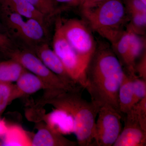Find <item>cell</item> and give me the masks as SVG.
<instances>
[{
    "label": "cell",
    "instance_id": "obj_1",
    "mask_svg": "<svg viewBox=\"0 0 146 146\" xmlns=\"http://www.w3.org/2000/svg\"><path fill=\"white\" fill-rule=\"evenodd\" d=\"M125 73L113 50L106 46L97 48L84 78V88L90 95L91 101L100 108L108 105L120 111L118 94Z\"/></svg>",
    "mask_w": 146,
    "mask_h": 146
},
{
    "label": "cell",
    "instance_id": "obj_2",
    "mask_svg": "<svg viewBox=\"0 0 146 146\" xmlns=\"http://www.w3.org/2000/svg\"><path fill=\"white\" fill-rule=\"evenodd\" d=\"M80 93L70 91L54 94L45 91L39 104L52 105L70 116L78 145L94 146L95 125L100 108L84 99Z\"/></svg>",
    "mask_w": 146,
    "mask_h": 146
},
{
    "label": "cell",
    "instance_id": "obj_3",
    "mask_svg": "<svg viewBox=\"0 0 146 146\" xmlns=\"http://www.w3.org/2000/svg\"><path fill=\"white\" fill-rule=\"evenodd\" d=\"M85 23L91 29L115 44L125 31L128 16L121 0H109L88 8H80Z\"/></svg>",
    "mask_w": 146,
    "mask_h": 146
},
{
    "label": "cell",
    "instance_id": "obj_4",
    "mask_svg": "<svg viewBox=\"0 0 146 146\" xmlns=\"http://www.w3.org/2000/svg\"><path fill=\"white\" fill-rule=\"evenodd\" d=\"M0 21L14 42L30 50L47 42V28L33 18H27L7 9L0 10Z\"/></svg>",
    "mask_w": 146,
    "mask_h": 146
},
{
    "label": "cell",
    "instance_id": "obj_5",
    "mask_svg": "<svg viewBox=\"0 0 146 146\" xmlns=\"http://www.w3.org/2000/svg\"><path fill=\"white\" fill-rule=\"evenodd\" d=\"M0 53L8 59L18 61L27 70L39 77L46 84V90L57 92L76 91L50 70L35 54L29 49L16 46L13 48L1 50Z\"/></svg>",
    "mask_w": 146,
    "mask_h": 146
},
{
    "label": "cell",
    "instance_id": "obj_6",
    "mask_svg": "<svg viewBox=\"0 0 146 146\" xmlns=\"http://www.w3.org/2000/svg\"><path fill=\"white\" fill-rule=\"evenodd\" d=\"M58 18L64 37L87 67L97 48L89 27L78 19Z\"/></svg>",
    "mask_w": 146,
    "mask_h": 146
},
{
    "label": "cell",
    "instance_id": "obj_7",
    "mask_svg": "<svg viewBox=\"0 0 146 146\" xmlns=\"http://www.w3.org/2000/svg\"><path fill=\"white\" fill-rule=\"evenodd\" d=\"M52 49L61 60L70 76L76 83L84 88L87 66L64 37L58 18L55 23Z\"/></svg>",
    "mask_w": 146,
    "mask_h": 146
},
{
    "label": "cell",
    "instance_id": "obj_8",
    "mask_svg": "<svg viewBox=\"0 0 146 146\" xmlns=\"http://www.w3.org/2000/svg\"><path fill=\"white\" fill-rule=\"evenodd\" d=\"M122 115L108 105L100 108L96 120L94 146H113L122 129Z\"/></svg>",
    "mask_w": 146,
    "mask_h": 146
},
{
    "label": "cell",
    "instance_id": "obj_9",
    "mask_svg": "<svg viewBox=\"0 0 146 146\" xmlns=\"http://www.w3.org/2000/svg\"><path fill=\"white\" fill-rule=\"evenodd\" d=\"M31 50L35 54L50 70L58 76L71 88L76 91H80L82 88L70 76L61 60L54 51L50 48L48 42L40 44Z\"/></svg>",
    "mask_w": 146,
    "mask_h": 146
},
{
    "label": "cell",
    "instance_id": "obj_10",
    "mask_svg": "<svg viewBox=\"0 0 146 146\" xmlns=\"http://www.w3.org/2000/svg\"><path fill=\"white\" fill-rule=\"evenodd\" d=\"M125 115L124 126L113 146H146V130L131 114Z\"/></svg>",
    "mask_w": 146,
    "mask_h": 146
},
{
    "label": "cell",
    "instance_id": "obj_11",
    "mask_svg": "<svg viewBox=\"0 0 146 146\" xmlns=\"http://www.w3.org/2000/svg\"><path fill=\"white\" fill-rule=\"evenodd\" d=\"M37 133L32 139L33 146H76L77 142L70 141L63 135L53 131L44 122L37 123Z\"/></svg>",
    "mask_w": 146,
    "mask_h": 146
},
{
    "label": "cell",
    "instance_id": "obj_12",
    "mask_svg": "<svg viewBox=\"0 0 146 146\" xmlns=\"http://www.w3.org/2000/svg\"><path fill=\"white\" fill-rule=\"evenodd\" d=\"M0 7L7 9L24 18L36 19L47 28L49 20L36 10L28 0H0Z\"/></svg>",
    "mask_w": 146,
    "mask_h": 146
},
{
    "label": "cell",
    "instance_id": "obj_13",
    "mask_svg": "<svg viewBox=\"0 0 146 146\" xmlns=\"http://www.w3.org/2000/svg\"><path fill=\"white\" fill-rule=\"evenodd\" d=\"M43 121L50 129L63 134L73 132L72 119L65 112L57 109L44 115Z\"/></svg>",
    "mask_w": 146,
    "mask_h": 146
},
{
    "label": "cell",
    "instance_id": "obj_14",
    "mask_svg": "<svg viewBox=\"0 0 146 146\" xmlns=\"http://www.w3.org/2000/svg\"><path fill=\"white\" fill-rule=\"evenodd\" d=\"M16 82L15 85L19 97L34 94L42 89H47L46 84L41 79L27 70Z\"/></svg>",
    "mask_w": 146,
    "mask_h": 146
},
{
    "label": "cell",
    "instance_id": "obj_15",
    "mask_svg": "<svg viewBox=\"0 0 146 146\" xmlns=\"http://www.w3.org/2000/svg\"><path fill=\"white\" fill-rule=\"evenodd\" d=\"M118 99L120 111L125 115L133 106L132 77L125 71L119 89Z\"/></svg>",
    "mask_w": 146,
    "mask_h": 146
},
{
    "label": "cell",
    "instance_id": "obj_16",
    "mask_svg": "<svg viewBox=\"0 0 146 146\" xmlns=\"http://www.w3.org/2000/svg\"><path fill=\"white\" fill-rule=\"evenodd\" d=\"M128 29L129 33V63L130 72L128 74L131 75L136 74L135 65L138 58L146 51V39L145 35H140Z\"/></svg>",
    "mask_w": 146,
    "mask_h": 146
},
{
    "label": "cell",
    "instance_id": "obj_17",
    "mask_svg": "<svg viewBox=\"0 0 146 146\" xmlns=\"http://www.w3.org/2000/svg\"><path fill=\"white\" fill-rule=\"evenodd\" d=\"M26 70L19 62L13 59L0 61V82H16Z\"/></svg>",
    "mask_w": 146,
    "mask_h": 146
},
{
    "label": "cell",
    "instance_id": "obj_18",
    "mask_svg": "<svg viewBox=\"0 0 146 146\" xmlns=\"http://www.w3.org/2000/svg\"><path fill=\"white\" fill-rule=\"evenodd\" d=\"M2 139V146H31L32 139L27 131L17 125L8 126Z\"/></svg>",
    "mask_w": 146,
    "mask_h": 146
},
{
    "label": "cell",
    "instance_id": "obj_19",
    "mask_svg": "<svg viewBox=\"0 0 146 146\" xmlns=\"http://www.w3.org/2000/svg\"><path fill=\"white\" fill-rule=\"evenodd\" d=\"M129 32L126 28L117 42L112 45L113 50L126 72H130L129 63Z\"/></svg>",
    "mask_w": 146,
    "mask_h": 146
},
{
    "label": "cell",
    "instance_id": "obj_20",
    "mask_svg": "<svg viewBox=\"0 0 146 146\" xmlns=\"http://www.w3.org/2000/svg\"><path fill=\"white\" fill-rule=\"evenodd\" d=\"M35 8L49 20L61 11L54 0H28Z\"/></svg>",
    "mask_w": 146,
    "mask_h": 146
},
{
    "label": "cell",
    "instance_id": "obj_21",
    "mask_svg": "<svg viewBox=\"0 0 146 146\" xmlns=\"http://www.w3.org/2000/svg\"><path fill=\"white\" fill-rule=\"evenodd\" d=\"M128 22L126 27L135 33L142 35L145 34L146 13H128Z\"/></svg>",
    "mask_w": 146,
    "mask_h": 146
},
{
    "label": "cell",
    "instance_id": "obj_22",
    "mask_svg": "<svg viewBox=\"0 0 146 146\" xmlns=\"http://www.w3.org/2000/svg\"><path fill=\"white\" fill-rule=\"evenodd\" d=\"M15 85L12 83L0 82V117L14 100Z\"/></svg>",
    "mask_w": 146,
    "mask_h": 146
},
{
    "label": "cell",
    "instance_id": "obj_23",
    "mask_svg": "<svg viewBox=\"0 0 146 146\" xmlns=\"http://www.w3.org/2000/svg\"><path fill=\"white\" fill-rule=\"evenodd\" d=\"M128 112L133 115L142 128L146 130V98L134 104Z\"/></svg>",
    "mask_w": 146,
    "mask_h": 146
},
{
    "label": "cell",
    "instance_id": "obj_24",
    "mask_svg": "<svg viewBox=\"0 0 146 146\" xmlns=\"http://www.w3.org/2000/svg\"><path fill=\"white\" fill-rule=\"evenodd\" d=\"M131 76L132 77L134 105L146 98V80L140 78L136 74Z\"/></svg>",
    "mask_w": 146,
    "mask_h": 146
},
{
    "label": "cell",
    "instance_id": "obj_25",
    "mask_svg": "<svg viewBox=\"0 0 146 146\" xmlns=\"http://www.w3.org/2000/svg\"><path fill=\"white\" fill-rule=\"evenodd\" d=\"M125 6L127 13H146V4L142 0H125Z\"/></svg>",
    "mask_w": 146,
    "mask_h": 146
},
{
    "label": "cell",
    "instance_id": "obj_26",
    "mask_svg": "<svg viewBox=\"0 0 146 146\" xmlns=\"http://www.w3.org/2000/svg\"><path fill=\"white\" fill-rule=\"evenodd\" d=\"M138 61L135 65V72L138 77L146 80V51L140 57Z\"/></svg>",
    "mask_w": 146,
    "mask_h": 146
},
{
    "label": "cell",
    "instance_id": "obj_27",
    "mask_svg": "<svg viewBox=\"0 0 146 146\" xmlns=\"http://www.w3.org/2000/svg\"><path fill=\"white\" fill-rule=\"evenodd\" d=\"M16 46V43L8 35L0 33V50L11 48Z\"/></svg>",
    "mask_w": 146,
    "mask_h": 146
},
{
    "label": "cell",
    "instance_id": "obj_28",
    "mask_svg": "<svg viewBox=\"0 0 146 146\" xmlns=\"http://www.w3.org/2000/svg\"><path fill=\"white\" fill-rule=\"evenodd\" d=\"M108 1L109 0H80L78 6L80 9L88 8L92 7Z\"/></svg>",
    "mask_w": 146,
    "mask_h": 146
},
{
    "label": "cell",
    "instance_id": "obj_29",
    "mask_svg": "<svg viewBox=\"0 0 146 146\" xmlns=\"http://www.w3.org/2000/svg\"><path fill=\"white\" fill-rule=\"evenodd\" d=\"M58 5V3L64 5L65 7L78 6L80 0H54Z\"/></svg>",
    "mask_w": 146,
    "mask_h": 146
},
{
    "label": "cell",
    "instance_id": "obj_30",
    "mask_svg": "<svg viewBox=\"0 0 146 146\" xmlns=\"http://www.w3.org/2000/svg\"><path fill=\"white\" fill-rule=\"evenodd\" d=\"M8 125L5 121L1 119L0 117V138H3L6 133L8 129Z\"/></svg>",
    "mask_w": 146,
    "mask_h": 146
},
{
    "label": "cell",
    "instance_id": "obj_31",
    "mask_svg": "<svg viewBox=\"0 0 146 146\" xmlns=\"http://www.w3.org/2000/svg\"><path fill=\"white\" fill-rule=\"evenodd\" d=\"M0 33L7 34L6 30L5 28L4 27L1 21H0Z\"/></svg>",
    "mask_w": 146,
    "mask_h": 146
},
{
    "label": "cell",
    "instance_id": "obj_32",
    "mask_svg": "<svg viewBox=\"0 0 146 146\" xmlns=\"http://www.w3.org/2000/svg\"><path fill=\"white\" fill-rule=\"evenodd\" d=\"M142 1L144 3L146 4V0H142Z\"/></svg>",
    "mask_w": 146,
    "mask_h": 146
},
{
    "label": "cell",
    "instance_id": "obj_33",
    "mask_svg": "<svg viewBox=\"0 0 146 146\" xmlns=\"http://www.w3.org/2000/svg\"><path fill=\"white\" fill-rule=\"evenodd\" d=\"M0 146H2V144L1 143H0Z\"/></svg>",
    "mask_w": 146,
    "mask_h": 146
}]
</instances>
